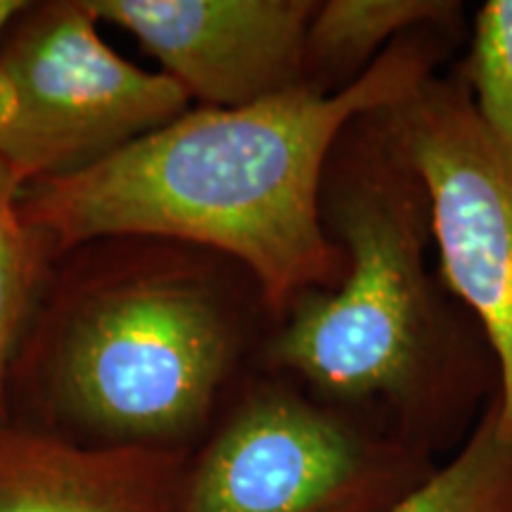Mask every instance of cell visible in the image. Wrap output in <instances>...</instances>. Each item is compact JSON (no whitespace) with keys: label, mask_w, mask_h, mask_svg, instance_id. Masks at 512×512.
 <instances>
[{"label":"cell","mask_w":512,"mask_h":512,"mask_svg":"<svg viewBox=\"0 0 512 512\" xmlns=\"http://www.w3.org/2000/svg\"><path fill=\"white\" fill-rule=\"evenodd\" d=\"M430 475L401 446L261 387L185 472L181 512H382Z\"/></svg>","instance_id":"obj_5"},{"label":"cell","mask_w":512,"mask_h":512,"mask_svg":"<svg viewBox=\"0 0 512 512\" xmlns=\"http://www.w3.org/2000/svg\"><path fill=\"white\" fill-rule=\"evenodd\" d=\"M323 221L344 275L292 304L273 361L332 399H380L418 420L439 411L463 394L477 363L427 264L430 202L389 107L339 136L323 176Z\"/></svg>","instance_id":"obj_2"},{"label":"cell","mask_w":512,"mask_h":512,"mask_svg":"<svg viewBox=\"0 0 512 512\" xmlns=\"http://www.w3.org/2000/svg\"><path fill=\"white\" fill-rule=\"evenodd\" d=\"M53 256L46 238L24 219L22 185L0 162V422L10 420L12 368Z\"/></svg>","instance_id":"obj_10"},{"label":"cell","mask_w":512,"mask_h":512,"mask_svg":"<svg viewBox=\"0 0 512 512\" xmlns=\"http://www.w3.org/2000/svg\"><path fill=\"white\" fill-rule=\"evenodd\" d=\"M432 31L399 38L339 91L304 83L235 110L183 112L79 174L27 185L24 219L55 256L119 238L228 256L268 309L287 313L344 275L323 221V176L339 136L434 76Z\"/></svg>","instance_id":"obj_1"},{"label":"cell","mask_w":512,"mask_h":512,"mask_svg":"<svg viewBox=\"0 0 512 512\" xmlns=\"http://www.w3.org/2000/svg\"><path fill=\"white\" fill-rule=\"evenodd\" d=\"M181 453L76 441L0 422V512H181Z\"/></svg>","instance_id":"obj_8"},{"label":"cell","mask_w":512,"mask_h":512,"mask_svg":"<svg viewBox=\"0 0 512 512\" xmlns=\"http://www.w3.org/2000/svg\"><path fill=\"white\" fill-rule=\"evenodd\" d=\"M86 0L29 3L0 41V162L22 185L79 174L190 110L121 57Z\"/></svg>","instance_id":"obj_4"},{"label":"cell","mask_w":512,"mask_h":512,"mask_svg":"<svg viewBox=\"0 0 512 512\" xmlns=\"http://www.w3.org/2000/svg\"><path fill=\"white\" fill-rule=\"evenodd\" d=\"M27 0H0V41L8 34V29L15 24V19L27 8Z\"/></svg>","instance_id":"obj_13"},{"label":"cell","mask_w":512,"mask_h":512,"mask_svg":"<svg viewBox=\"0 0 512 512\" xmlns=\"http://www.w3.org/2000/svg\"><path fill=\"white\" fill-rule=\"evenodd\" d=\"M389 117L427 190L444 283L496 356V425L512 444V157L484 128L465 79L430 76Z\"/></svg>","instance_id":"obj_6"},{"label":"cell","mask_w":512,"mask_h":512,"mask_svg":"<svg viewBox=\"0 0 512 512\" xmlns=\"http://www.w3.org/2000/svg\"><path fill=\"white\" fill-rule=\"evenodd\" d=\"M202 107L235 110L306 83L313 0H86Z\"/></svg>","instance_id":"obj_7"},{"label":"cell","mask_w":512,"mask_h":512,"mask_svg":"<svg viewBox=\"0 0 512 512\" xmlns=\"http://www.w3.org/2000/svg\"><path fill=\"white\" fill-rule=\"evenodd\" d=\"M131 240L69 266L19 351L64 418L107 444L171 448L214 408L240 318L200 249Z\"/></svg>","instance_id":"obj_3"},{"label":"cell","mask_w":512,"mask_h":512,"mask_svg":"<svg viewBox=\"0 0 512 512\" xmlns=\"http://www.w3.org/2000/svg\"><path fill=\"white\" fill-rule=\"evenodd\" d=\"M382 512H512V444L498 434L496 408L451 463Z\"/></svg>","instance_id":"obj_11"},{"label":"cell","mask_w":512,"mask_h":512,"mask_svg":"<svg viewBox=\"0 0 512 512\" xmlns=\"http://www.w3.org/2000/svg\"><path fill=\"white\" fill-rule=\"evenodd\" d=\"M451 0H328L318 3L306 38V83L313 74L356 81L392 43L458 17Z\"/></svg>","instance_id":"obj_9"},{"label":"cell","mask_w":512,"mask_h":512,"mask_svg":"<svg viewBox=\"0 0 512 512\" xmlns=\"http://www.w3.org/2000/svg\"><path fill=\"white\" fill-rule=\"evenodd\" d=\"M465 83L484 128L512 157V0L477 12Z\"/></svg>","instance_id":"obj_12"}]
</instances>
